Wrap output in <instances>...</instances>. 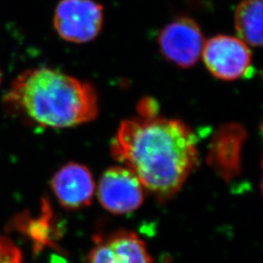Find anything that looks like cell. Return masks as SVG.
I'll return each mask as SVG.
<instances>
[{
	"instance_id": "1",
	"label": "cell",
	"mask_w": 263,
	"mask_h": 263,
	"mask_svg": "<svg viewBox=\"0 0 263 263\" xmlns=\"http://www.w3.org/2000/svg\"><path fill=\"white\" fill-rule=\"evenodd\" d=\"M113 158L160 202L175 197L198 165L197 138L177 119L133 118L119 126Z\"/></svg>"
},
{
	"instance_id": "2",
	"label": "cell",
	"mask_w": 263,
	"mask_h": 263,
	"mask_svg": "<svg viewBox=\"0 0 263 263\" xmlns=\"http://www.w3.org/2000/svg\"><path fill=\"white\" fill-rule=\"evenodd\" d=\"M4 102L16 116L55 129L93 121L99 113L92 85L48 67L21 73L10 86Z\"/></svg>"
},
{
	"instance_id": "3",
	"label": "cell",
	"mask_w": 263,
	"mask_h": 263,
	"mask_svg": "<svg viewBox=\"0 0 263 263\" xmlns=\"http://www.w3.org/2000/svg\"><path fill=\"white\" fill-rule=\"evenodd\" d=\"M103 24V6L94 0H61L55 9L54 28L61 37L71 43L92 41Z\"/></svg>"
},
{
	"instance_id": "4",
	"label": "cell",
	"mask_w": 263,
	"mask_h": 263,
	"mask_svg": "<svg viewBox=\"0 0 263 263\" xmlns=\"http://www.w3.org/2000/svg\"><path fill=\"white\" fill-rule=\"evenodd\" d=\"M209 71L216 78L232 81L247 76L252 68V52L240 38L217 35L205 42L202 52Z\"/></svg>"
},
{
	"instance_id": "5",
	"label": "cell",
	"mask_w": 263,
	"mask_h": 263,
	"mask_svg": "<svg viewBox=\"0 0 263 263\" xmlns=\"http://www.w3.org/2000/svg\"><path fill=\"white\" fill-rule=\"evenodd\" d=\"M205 42L197 23L187 17H179L168 24L161 30L158 37L163 56L182 68L197 64Z\"/></svg>"
},
{
	"instance_id": "6",
	"label": "cell",
	"mask_w": 263,
	"mask_h": 263,
	"mask_svg": "<svg viewBox=\"0 0 263 263\" xmlns=\"http://www.w3.org/2000/svg\"><path fill=\"white\" fill-rule=\"evenodd\" d=\"M98 198L107 212L125 215L141 208L144 201V188L130 170L116 166L103 174Z\"/></svg>"
},
{
	"instance_id": "7",
	"label": "cell",
	"mask_w": 263,
	"mask_h": 263,
	"mask_svg": "<svg viewBox=\"0 0 263 263\" xmlns=\"http://www.w3.org/2000/svg\"><path fill=\"white\" fill-rule=\"evenodd\" d=\"M87 263H154L140 236L120 230L100 237L91 250Z\"/></svg>"
},
{
	"instance_id": "8",
	"label": "cell",
	"mask_w": 263,
	"mask_h": 263,
	"mask_svg": "<svg viewBox=\"0 0 263 263\" xmlns=\"http://www.w3.org/2000/svg\"><path fill=\"white\" fill-rule=\"evenodd\" d=\"M247 132L237 123L221 126L216 132L208 155V163L226 181L240 175L242 148Z\"/></svg>"
},
{
	"instance_id": "9",
	"label": "cell",
	"mask_w": 263,
	"mask_h": 263,
	"mask_svg": "<svg viewBox=\"0 0 263 263\" xmlns=\"http://www.w3.org/2000/svg\"><path fill=\"white\" fill-rule=\"evenodd\" d=\"M52 190L66 210H79L91 205L95 194L93 176L86 166L70 162L54 175Z\"/></svg>"
},
{
	"instance_id": "10",
	"label": "cell",
	"mask_w": 263,
	"mask_h": 263,
	"mask_svg": "<svg viewBox=\"0 0 263 263\" xmlns=\"http://www.w3.org/2000/svg\"><path fill=\"white\" fill-rule=\"evenodd\" d=\"M263 0H242L235 11V28L247 45H262Z\"/></svg>"
},
{
	"instance_id": "11",
	"label": "cell",
	"mask_w": 263,
	"mask_h": 263,
	"mask_svg": "<svg viewBox=\"0 0 263 263\" xmlns=\"http://www.w3.org/2000/svg\"><path fill=\"white\" fill-rule=\"evenodd\" d=\"M43 213L38 218H27L23 226L25 231L35 243L38 248L41 246H47L51 243V229H50V216L51 211L47 202L43 204Z\"/></svg>"
},
{
	"instance_id": "12",
	"label": "cell",
	"mask_w": 263,
	"mask_h": 263,
	"mask_svg": "<svg viewBox=\"0 0 263 263\" xmlns=\"http://www.w3.org/2000/svg\"><path fill=\"white\" fill-rule=\"evenodd\" d=\"M22 260L19 248L9 239L0 236V263H22Z\"/></svg>"
},
{
	"instance_id": "13",
	"label": "cell",
	"mask_w": 263,
	"mask_h": 263,
	"mask_svg": "<svg viewBox=\"0 0 263 263\" xmlns=\"http://www.w3.org/2000/svg\"><path fill=\"white\" fill-rule=\"evenodd\" d=\"M139 113L140 117L142 118H149L156 116L157 106L155 105V102L152 100H142L139 104Z\"/></svg>"
},
{
	"instance_id": "14",
	"label": "cell",
	"mask_w": 263,
	"mask_h": 263,
	"mask_svg": "<svg viewBox=\"0 0 263 263\" xmlns=\"http://www.w3.org/2000/svg\"><path fill=\"white\" fill-rule=\"evenodd\" d=\"M0 82H1V72H0Z\"/></svg>"
}]
</instances>
